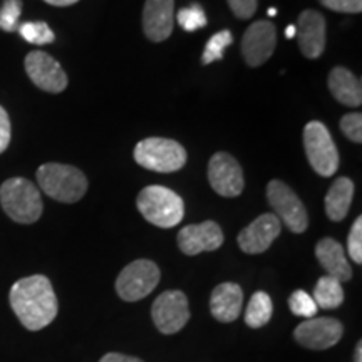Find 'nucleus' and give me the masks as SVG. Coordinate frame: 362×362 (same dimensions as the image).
I'll return each mask as SVG.
<instances>
[{
  "mask_svg": "<svg viewBox=\"0 0 362 362\" xmlns=\"http://www.w3.org/2000/svg\"><path fill=\"white\" fill-rule=\"evenodd\" d=\"M11 307L21 324L29 330H40L47 327L57 315V297L51 280L44 275L17 280L12 285Z\"/></svg>",
  "mask_w": 362,
  "mask_h": 362,
  "instance_id": "obj_1",
  "label": "nucleus"
},
{
  "mask_svg": "<svg viewBox=\"0 0 362 362\" xmlns=\"http://www.w3.org/2000/svg\"><path fill=\"white\" fill-rule=\"evenodd\" d=\"M37 183L52 200L76 203L88 192V178L74 166L61 163H45L37 170Z\"/></svg>",
  "mask_w": 362,
  "mask_h": 362,
  "instance_id": "obj_2",
  "label": "nucleus"
},
{
  "mask_svg": "<svg viewBox=\"0 0 362 362\" xmlns=\"http://www.w3.org/2000/svg\"><path fill=\"white\" fill-rule=\"evenodd\" d=\"M0 205L8 218L22 225L35 223L42 215L39 188L25 178H11L0 187Z\"/></svg>",
  "mask_w": 362,
  "mask_h": 362,
  "instance_id": "obj_3",
  "label": "nucleus"
},
{
  "mask_svg": "<svg viewBox=\"0 0 362 362\" xmlns=\"http://www.w3.org/2000/svg\"><path fill=\"white\" fill-rule=\"evenodd\" d=\"M138 210L149 223L173 228L185 216V203L178 193L166 187H146L138 194Z\"/></svg>",
  "mask_w": 362,
  "mask_h": 362,
  "instance_id": "obj_4",
  "label": "nucleus"
},
{
  "mask_svg": "<svg viewBox=\"0 0 362 362\" xmlns=\"http://www.w3.org/2000/svg\"><path fill=\"white\" fill-rule=\"evenodd\" d=\"M134 160L143 168L173 173L187 163V151L180 143L166 138H148L136 144Z\"/></svg>",
  "mask_w": 362,
  "mask_h": 362,
  "instance_id": "obj_5",
  "label": "nucleus"
},
{
  "mask_svg": "<svg viewBox=\"0 0 362 362\" xmlns=\"http://www.w3.org/2000/svg\"><path fill=\"white\" fill-rule=\"evenodd\" d=\"M307 160L317 175L332 176L339 170V151L332 141L327 126L320 121H310L304 129Z\"/></svg>",
  "mask_w": 362,
  "mask_h": 362,
  "instance_id": "obj_6",
  "label": "nucleus"
},
{
  "mask_svg": "<svg viewBox=\"0 0 362 362\" xmlns=\"http://www.w3.org/2000/svg\"><path fill=\"white\" fill-rule=\"evenodd\" d=\"M267 198L280 223H284L293 233L305 232L309 226V216L300 198L293 193L291 187H287L284 181L272 180L267 187Z\"/></svg>",
  "mask_w": 362,
  "mask_h": 362,
  "instance_id": "obj_7",
  "label": "nucleus"
},
{
  "mask_svg": "<svg viewBox=\"0 0 362 362\" xmlns=\"http://www.w3.org/2000/svg\"><path fill=\"white\" fill-rule=\"evenodd\" d=\"M160 282V269L151 260H136L124 267L116 280V291L126 302L148 297Z\"/></svg>",
  "mask_w": 362,
  "mask_h": 362,
  "instance_id": "obj_8",
  "label": "nucleus"
},
{
  "mask_svg": "<svg viewBox=\"0 0 362 362\" xmlns=\"http://www.w3.org/2000/svg\"><path fill=\"white\" fill-rule=\"evenodd\" d=\"M151 315L156 329L161 334L170 336V334L180 332L189 320L187 296L180 291L163 292L151 307Z\"/></svg>",
  "mask_w": 362,
  "mask_h": 362,
  "instance_id": "obj_9",
  "label": "nucleus"
},
{
  "mask_svg": "<svg viewBox=\"0 0 362 362\" xmlns=\"http://www.w3.org/2000/svg\"><path fill=\"white\" fill-rule=\"evenodd\" d=\"M344 334L342 324L332 317H312L293 332L296 341L310 351H325L336 346Z\"/></svg>",
  "mask_w": 362,
  "mask_h": 362,
  "instance_id": "obj_10",
  "label": "nucleus"
},
{
  "mask_svg": "<svg viewBox=\"0 0 362 362\" xmlns=\"http://www.w3.org/2000/svg\"><path fill=\"white\" fill-rule=\"evenodd\" d=\"M208 181L221 197H238L245 188L242 166L228 153H216L208 163Z\"/></svg>",
  "mask_w": 362,
  "mask_h": 362,
  "instance_id": "obj_11",
  "label": "nucleus"
},
{
  "mask_svg": "<svg viewBox=\"0 0 362 362\" xmlns=\"http://www.w3.org/2000/svg\"><path fill=\"white\" fill-rule=\"evenodd\" d=\"M277 45V29L269 21H259L248 25L242 39V54L250 67L265 64Z\"/></svg>",
  "mask_w": 362,
  "mask_h": 362,
  "instance_id": "obj_12",
  "label": "nucleus"
},
{
  "mask_svg": "<svg viewBox=\"0 0 362 362\" xmlns=\"http://www.w3.org/2000/svg\"><path fill=\"white\" fill-rule=\"evenodd\" d=\"M25 71L30 81L45 93H62L67 88V76L61 64L47 52L34 51L27 54Z\"/></svg>",
  "mask_w": 362,
  "mask_h": 362,
  "instance_id": "obj_13",
  "label": "nucleus"
},
{
  "mask_svg": "<svg viewBox=\"0 0 362 362\" xmlns=\"http://www.w3.org/2000/svg\"><path fill=\"white\" fill-rule=\"evenodd\" d=\"M223 232L215 221H203L188 225L178 233V247L185 255H198L202 252H214L223 245Z\"/></svg>",
  "mask_w": 362,
  "mask_h": 362,
  "instance_id": "obj_14",
  "label": "nucleus"
},
{
  "mask_svg": "<svg viewBox=\"0 0 362 362\" xmlns=\"http://www.w3.org/2000/svg\"><path fill=\"white\" fill-rule=\"evenodd\" d=\"M280 230H282V223L277 216L274 214H264L240 232L238 245L250 255L264 253L279 237Z\"/></svg>",
  "mask_w": 362,
  "mask_h": 362,
  "instance_id": "obj_15",
  "label": "nucleus"
},
{
  "mask_svg": "<svg viewBox=\"0 0 362 362\" xmlns=\"http://www.w3.org/2000/svg\"><path fill=\"white\" fill-rule=\"evenodd\" d=\"M297 42L307 59L322 56L325 49V17L320 12L307 8L297 19Z\"/></svg>",
  "mask_w": 362,
  "mask_h": 362,
  "instance_id": "obj_16",
  "label": "nucleus"
},
{
  "mask_svg": "<svg viewBox=\"0 0 362 362\" xmlns=\"http://www.w3.org/2000/svg\"><path fill=\"white\" fill-rule=\"evenodd\" d=\"M175 0H146L143 11L144 34L153 42H163L173 33Z\"/></svg>",
  "mask_w": 362,
  "mask_h": 362,
  "instance_id": "obj_17",
  "label": "nucleus"
},
{
  "mask_svg": "<svg viewBox=\"0 0 362 362\" xmlns=\"http://www.w3.org/2000/svg\"><path fill=\"white\" fill-rule=\"evenodd\" d=\"M243 307L242 287L233 282L220 284L211 293L210 310L218 322H233L238 319Z\"/></svg>",
  "mask_w": 362,
  "mask_h": 362,
  "instance_id": "obj_18",
  "label": "nucleus"
},
{
  "mask_svg": "<svg viewBox=\"0 0 362 362\" xmlns=\"http://www.w3.org/2000/svg\"><path fill=\"white\" fill-rule=\"evenodd\" d=\"M315 257L324 267L329 277L337 279L339 282H347L352 277V269L347 262L346 252L341 243L334 238H322L315 247Z\"/></svg>",
  "mask_w": 362,
  "mask_h": 362,
  "instance_id": "obj_19",
  "label": "nucleus"
},
{
  "mask_svg": "<svg viewBox=\"0 0 362 362\" xmlns=\"http://www.w3.org/2000/svg\"><path fill=\"white\" fill-rule=\"evenodd\" d=\"M327 84L332 96L344 106L357 107L362 104L361 79H357L346 67H334L329 74Z\"/></svg>",
  "mask_w": 362,
  "mask_h": 362,
  "instance_id": "obj_20",
  "label": "nucleus"
},
{
  "mask_svg": "<svg viewBox=\"0 0 362 362\" xmlns=\"http://www.w3.org/2000/svg\"><path fill=\"white\" fill-rule=\"evenodd\" d=\"M354 197V183L352 180L337 178L325 194V214L332 221H342L349 214V208Z\"/></svg>",
  "mask_w": 362,
  "mask_h": 362,
  "instance_id": "obj_21",
  "label": "nucleus"
},
{
  "mask_svg": "<svg viewBox=\"0 0 362 362\" xmlns=\"http://www.w3.org/2000/svg\"><path fill=\"white\" fill-rule=\"evenodd\" d=\"M312 298H314L317 307H320V309H337V307H341L344 302L342 282H339V280L334 277H329V275L320 277L319 282L315 285L314 297Z\"/></svg>",
  "mask_w": 362,
  "mask_h": 362,
  "instance_id": "obj_22",
  "label": "nucleus"
},
{
  "mask_svg": "<svg viewBox=\"0 0 362 362\" xmlns=\"http://www.w3.org/2000/svg\"><path fill=\"white\" fill-rule=\"evenodd\" d=\"M274 314V304L269 293L265 292H255L248 302V307L245 310V322L248 327L260 329L269 324Z\"/></svg>",
  "mask_w": 362,
  "mask_h": 362,
  "instance_id": "obj_23",
  "label": "nucleus"
},
{
  "mask_svg": "<svg viewBox=\"0 0 362 362\" xmlns=\"http://www.w3.org/2000/svg\"><path fill=\"white\" fill-rule=\"evenodd\" d=\"M19 34L22 39L34 45H45L51 44L56 39L52 29L45 22H24L19 25Z\"/></svg>",
  "mask_w": 362,
  "mask_h": 362,
  "instance_id": "obj_24",
  "label": "nucleus"
},
{
  "mask_svg": "<svg viewBox=\"0 0 362 362\" xmlns=\"http://www.w3.org/2000/svg\"><path fill=\"white\" fill-rule=\"evenodd\" d=\"M233 42L232 33L230 30H221L211 35V39L208 40L205 45V51H203L202 62L203 64H211V62L220 61L225 56V49Z\"/></svg>",
  "mask_w": 362,
  "mask_h": 362,
  "instance_id": "obj_25",
  "label": "nucleus"
},
{
  "mask_svg": "<svg viewBox=\"0 0 362 362\" xmlns=\"http://www.w3.org/2000/svg\"><path fill=\"white\" fill-rule=\"evenodd\" d=\"M176 22H178L181 29L187 30V33H194V30L203 29V27L206 25V13L202 8V6L193 4V6L181 8V11L176 13Z\"/></svg>",
  "mask_w": 362,
  "mask_h": 362,
  "instance_id": "obj_26",
  "label": "nucleus"
},
{
  "mask_svg": "<svg viewBox=\"0 0 362 362\" xmlns=\"http://www.w3.org/2000/svg\"><path fill=\"white\" fill-rule=\"evenodd\" d=\"M22 13V0H4L0 7V29L6 33H16L19 29Z\"/></svg>",
  "mask_w": 362,
  "mask_h": 362,
  "instance_id": "obj_27",
  "label": "nucleus"
},
{
  "mask_svg": "<svg viewBox=\"0 0 362 362\" xmlns=\"http://www.w3.org/2000/svg\"><path fill=\"white\" fill-rule=\"evenodd\" d=\"M288 305H291V310L298 317H305V319H312V317L317 315V307L315 300L309 296L305 291H296L288 298Z\"/></svg>",
  "mask_w": 362,
  "mask_h": 362,
  "instance_id": "obj_28",
  "label": "nucleus"
},
{
  "mask_svg": "<svg viewBox=\"0 0 362 362\" xmlns=\"http://www.w3.org/2000/svg\"><path fill=\"white\" fill-rule=\"evenodd\" d=\"M347 250L356 264H362V216H357L352 225L349 238H347Z\"/></svg>",
  "mask_w": 362,
  "mask_h": 362,
  "instance_id": "obj_29",
  "label": "nucleus"
},
{
  "mask_svg": "<svg viewBox=\"0 0 362 362\" xmlns=\"http://www.w3.org/2000/svg\"><path fill=\"white\" fill-rule=\"evenodd\" d=\"M342 133L354 143L362 141V115L361 112H349L341 119Z\"/></svg>",
  "mask_w": 362,
  "mask_h": 362,
  "instance_id": "obj_30",
  "label": "nucleus"
},
{
  "mask_svg": "<svg viewBox=\"0 0 362 362\" xmlns=\"http://www.w3.org/2000/svg\"><path fill=\"white\" fill-rule=\"evenodd\" d=\"M320 4L334 12H342V13L362 12V0H320Z\"/></svg>",
  "mask_w": 362,
  "mask_h": 362,
  "instance_id": "obj_31",
  "label": "nucleus"
},
{
  "mask_svg": "<svg viewBox=\"0 0 362 362\" xmlns=\"http://www.w3.org/2000/svg\"><path fill=\"white\" fill-rule=\"evenodd\" d=\"M228 2L230 8L238 19H250L253 13L257 12V7H259V0H226Z\"/></svg>",
  "mask_w": 362,
  "mask_h": 362,
  "instance_id": "obj_32",
  "label": "nucleus"
},
{
  "mask_svg": "<svg viewBox=\"0 0 362 362\" xmlns=\"http://www.w3.org/2000/svg\"><path fill=\"white\" fill-rule=\"evenodd\" d=\"M8 143H11V119L7 111L0 106V155L6 151Z\"/></svg>",
  "mask_w": 362,
  "mask_h": 362,
  "instance_id": "obj_33",
  "label": "nucleus"
},
{
  "mask_svg": "<svg viewBox=\"0 0 362 362\" xmlns=\"http://www.w3.org/2000/svg\"><path fill=\"white\" fill-rule=\"evenodd\" d=\"M99 362H143L141 359L133 356H124V354H117V352H110L103 357Z\"/></svg>",
  "mask_w": 362,
  "mask_h": 362,
  "instance_id": "obj_34",
  "label": "nucleus"
},
{
  "mask_svg": "<svg viewBox=\"0 0 362 362\" xmlns=\"http://www.w3.org/2000/svg\"><path fill=\"white\" fill-rule=\"evenodd\" d=\"M44 2H47L49 6L54 7H69L74 6L76 2H79V0H44Z\"/></svg>",
  "mask_w": 362,
  "mask_h": 362,
  "instance_id": "obj_35",
  "label": "nucleus"
},
{
  "mask_svg": "<svg viewBox=\"0 0 362 362\" xmlns=\"http://www.w3.org/2000/svg\"><path fill=\"white\" fill-rule=\"evenodd\" d=\"M296 34H297L296 25H288L287 29H285V37H287V39H293V37H296Z\"/></svg>",
  "mask_w": 362,
  "mask_h": 362,
  "instance_id": "obj_36",
  "label": "nucleus"
},
{
  "mask_svg": "<svg viewBox=\"0 0 362 362\" xmlns=\"http://www.w3.org/2000/svg\"><path fill=\"white\" fill-rule=\"evenodd\" d=\"M354 362H362V342L359 341L356 346V356H354Z\"/></svg>",
  "mask_w": 362,
  "mask_h": 362,
  "instance_id": "obj_37",
  "label": "nucleus"
},
{
  "mask_svg": "<svg viewBox=\"0 0 362 362\" xmlns=\"http://www.w3.org/2000/svg\"><path fill=\"white\" fill-rule=\"evenodd\" d=\"M269 16H270V17L277 16V8H274V7H272V8H269Z\"/></svg>",
  "mask_w": 362,
  "mask_h": 362,
  "instance_id": "obj_38",
  "label": "nucleus"
}]
</instances>
